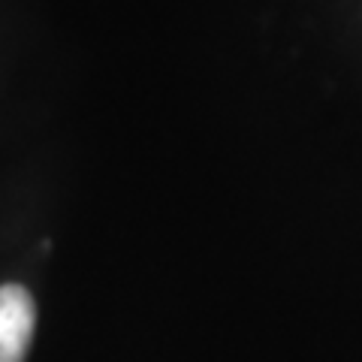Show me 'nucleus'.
<instances>
[{
	"label": "nucleus",
	"mask_w": 362,
	"mask_h": 362,
	"mask_svg": "<svg viewBox=\"0 0 362 362\" xmlns=\"http://www.w3.org/2000/svg\"><path fill=\"white\" fill-rule=\"evenodd\" d=\"M37 305L21 284L0 287V362H21L30 347Z\"/></svg>",
	"instance_id": "1"
}]
</instances>
